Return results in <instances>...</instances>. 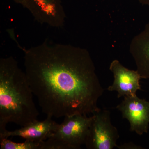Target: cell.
<instances>
[{"label":"cell","instance_id":"obj_1","mask_svg":"<svg viewBox=\"0 0 149 149\" xmlns=\"http://www.w3.org/2000/svg\"><path fill=\"white\" fill-rule=\"evenodd\" d=\"M25 72L47 116H89L99 111L104 89L87 54L62 44L43 43L25 51Z\"/></svg>","mask_w":149,"mask_h":149},{"label":"cell","instance_id":"obj_2","mask_svg":"<svg viewBox=\"0 0 149 149\" xmlns=\"http://www.w3.org/2000/svg\"><path fill=\"white\" fill-rule=\"evenodd\" d=\"M25 72L12 57L0 61V133L7 124L21 127L37 120L39 115Z\"/></svg>","mask_w":149,"mask_h":149},{"label":"cell","instance_id":"obj_3","mask_svg":"<svg viewBox=\"0 0 149 149\" xmlns=\"http://www.w3.org/2000/svg\"><path fill=\"white\" fill-rule=\"evenodd\" d=\"M93 118V115H85L65 116L48 139L58 142L65 149H81L86 142Z\"/></svg>","mask_w":149,"mask_h":149},{"label":"cell","instance_id":"obj_4","mask_svg":"<svg viewBox=\"0 0 149 149\" xmlns=\"http://www.w3.org/2000/svg\"><path fill=\"white\" fill-rule=\"evenodd\" d=\"M111 113L100 109L92 115L93 118L85 145L88 149H113L117 148L119 135L112 124Z\"/></svg>","mask_w":149,"mask_h":149},{"label":"cell","instance_id":"obj_5","mask_svg":"<svg viewBox=\"0 0 149 149\" xmlns=\"http://www.w3.org/2000/svg\"><path fill=\"white\" fill-rule=\"evenodd\" d=\"M122 118L130 123V130L139 136L147 133L149 127V101L137 95L125 96L116 107Z\"/></svg>","mask_w":149,"mask_h":149},{"label":"cell","instance_id":"obj_6","mask_svg":"<svg viewBox=\"0 0 149 149\" xmlns=\"http://www.w3.org/2000/svg\"><path fill=\"white\" fill-rule=\"evenodd\" d=\"M110 69L113 73L114 80L107 90L117 92L118 98L135 95L137 91L141 90L140 81L142 77L138 71L127 69L116 60L112 63Z\"/></svg>","mask_w":149,"mask_h":149},{"label":"cell","instance_id":"obj_7","mask_svg":"<svg viewBox=\"0 0 149 149\" xmlns=\"http://www.w3.org/2000/svg\"><path fill=\"white\" fill-rule=\"evenodd\" d=\"M52 118L47 116L46 119L43 121L36 120L13 131L6 130L3 133H0V139L18 136L26 141L34 142L45 141L56 130L59 124Z\"/></svg>","mask_w":149,"mask_h":149},{"label":"cell","instance_id":"obj_8","mask_svg":"<svg viewBox=\"0 0 149 149\" xmlns=\"http://www.w3.org/2000/svg\"><path fill=\"white\" fill-rule=\"evenodd\" d=\"M144 42L142 53L138 59V71L142 78L149 79V36Z\"/></svg>","mask_w":149,"mask_h":149},{"label":"cell","instance_id":"obj_9","mask_svg":"<svg viewBox=\"0 0 149 149\" xmlns=\"http://www.w3.org/2000/svg\"><path fill=\"white\" fill-rule=\"evenodd\" d=\"M41 142L26 140L23 143H16L3 138L0 139V145L1 149H41Z\"/></svg>","mask_w":149,"mask_h":149},{"label":"cell","instance_id":"obj_10","mask_svg":"<svg viewBox=\"0 0 149 149\" xmlns=\"http://www.w3.org/2000/svg\"><path fill=\"white\" fill-rule=\"evenodd\" d=\"M117 148L119 149H143L141 146H138L132 142L125 143L120 146H118Z\"/></svg>","mask_w":149,"mask_h":149},{"label":"cell","instance_id":"obj_11","mask_svg":"<svg viewBox=\"0 0 149 149\" xmlns=\"http://www.w3.org/2000/svg\"><path fill=\"white\" fill-rule=\"evenodd\" d=\"M148 1H149V0H148Z\"/></svg>","mask_w":149,"mask_h":149}]
</instances>
